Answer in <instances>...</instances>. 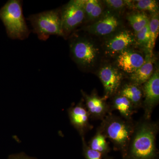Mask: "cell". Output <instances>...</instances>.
Returning <instances> with one entry per match:
<instances>
[{
  "label": "cell",
  "instance_id": "22",
  "mask_svg": "<svg viewBox=\"0 0 159 159\" xmlns=\"http://www.w3.org/2000/svg\"><path fill=\"white\" fill-rule=\"evenodd\" d=\"M83 154L86 159H112L108 155H105L99 152L93 150L89 147L84 137L81 138Z\"/></svg>",
  "mask_w": 159,
  "mask_h": 159
},
{
  "label": "cell",
  "instance_id": "12",
  "mask_svg": "<svg viewBox=\"0 0 159 159\" xmlns=\"http://www.w3.org/2000/svg\"><path fill=\"white\" fill-rule=\"evenodd\" d=\"M119 25V20L113 14L108 13L89 28V31L97 35H106L116 30Z\"/></svg>",
  "mask_w": 159,
  "mask_h": 159
},
{
  "label": "cell",
  "instance_id": "18",
  "mask_svg": "<svg viewBox=\"0 0 159 159\" xmlns=\"http://www.w3.org/2000/svg\"><path fill=\"white\" fill-rule=\"evenodd\" d=\"M150 38L147 49L151 57L152 55L156 42L159 33V18L158 13H153L149 23Z\"/></svg>",
  "mask_w": 159,
  "mask_h": 159
},
{
  "label": "cell",
  "instance_id": "24",
  "mask_svg": "<svg viewBox=\"0 0 159 159\" xmlns=\"http://www.w3.org/2000/svg\"><path fill=\"white\" fill-rule=\"evenodd\" d=\"M104 2L109 8L116 11L122 10L126 5V1L123 0H106Z\"/></svg>",
  "mask_w": 159,
  "mask_h": 159
},
{
  "label": "cell",
  "instance_id": "17",
  "mask_svg": "<svg viewBox=\"0 0 159 159\" xmlns=\"http://www.w3.org/2000/svg\"><path fill=\"white\" fill-rule=\"evenodd\" d=\"M106 140L104 135L99 129L97 128L96 134L91 139L88 145L93 150L99 152L105 155H108L111 148Z\"/></svg>",
  "mask_w": 159,
  "mask_h": 159
},
{
  "label": "cell",
  "instance_id": "5",
  "mask_svg": "<svg viewBox=\"0 0 159 159\" xmlns=\"http://www.w3.org/2000/svg\"><path fill=\"white\" fill-rule=\"evenodd\" d=\"M84 0L71 1L61 10V17L64 34L76 29L84 20Z\"/></svg>",
  "mask_w": 159,
  "mask_h": 159
},
{
  "label": "cell",
  "instance_id": "13",
  "mask_svg": "<svg viewBox=\"0 0 159 159\" xmlns=\"http://www.w3.org/2000/svg\"><path fill=\"white\" fill-rule=\"evenodd\" d=\"M134 38L130 31H122L109 40L107 43V49L111 53H121L131 45Z\"/></svg>",
  "mask_w": 159,
  "mask_h": 159
},
{
  "label": "cell",
  "instance_id": "9",
  "mask_svg": "<svg viewBox=\"0 0 159 159\" xmlns=\"http://www.w3.org/2000/svg\"><path fill=\"white\" fill-rule=\"evenodd\" d=\"M70 122L77 130L81 138L93 128L89 122V114L82 101L75 105L72 106L68 110Z\"/></svg>",
  "mask_w": 159,
  "mask_h": 159
},
{
  "label": "cell",
  "instance_id": "20",
  "mask_svg": "<svg viewBox=\"0 0 159 159\" xmlns=\"http://www.w3.org/2000/svg\"><path fill=\"white\" fill-rule=\"evenodd\" d=\"M84 7L85 16L91 20L97 19L102 14V6L99 1L84 0Z\"/></svg>",
  "mask_w": 159,
  "mask_h": 159
},
{
  "label": "cell",
  "instance_id": "2",
  "mask_svg": "<svg viewBox=\"0 0 159 159\" xmlns=\"http://www.w3.org/2000/svg\"><path fill=\"white\" fill-rule=\"evenodd\" d=\"M101 121L98 128L112 143L114 150L120 152L123 157L134 131L133 120L127 121L111 113Z\"/></svg>",
  "mask_w": 159,
  "mask_h": 159
},
{
  "label": "cell",
  "instance_id": "21",
  "mask_svg": "<svg viewBox=\"0 0 159 159\" xmlns=\"http://www.w3.org/2000/svg\"><path fill=\"white\" fill-rule=\"evenodd\" d=\"M127 20L135 33L141 31L149 22V18L143 13L130 15L127 17Z\"/></svg>",
  "mask_w": 159,
  "mask_h": 159
},
{
  "label": "cell",
  "instance_id": "6",
  "mask_svg": "<svg viewBox=\"0 0 159 159\" xmlns=\"http://www.w3.org/2000/svg\"><path fill=\"white\" fill-rule=\"evenodd\" d=\"M72 56L76 63L82 66H89L97 59L98 49L87 40H74L70 45Z\"/></svg>",
  "mask_w": 159,
  "mask_h": 159
},
{
  "label": "cell",
  "instance_id": "19",
  "mask_svg": "<svg viewBox=\"0 0 159 159\" xmlns=\"http://www.w3.org/2000/svg\"><path fill=\"white\" fill-rule=\"evenodd\" d=\"M126 6L141 11H147L156 13L158 11L159 6L157 1L155 0H139L126 1Z\"/></svg>",
  "mask_w": 159,
  "mask_h": 159
},
{
  "label": "cell",
  "instance_id": "15",
  "mask_svg": "<svg viewBox=\"0 0 159 159\" xmlns=\"http://www.w3.org/2000/svg\"><path fill=\"white\" fill-rule=\"evenodd\" d=\"M133 83L125 84L117 93L126 97L132 103L136 110L142 107L143 95V88Z\"/></svg>",
  "mask_w": 159,
  "mask_h": 159
},
{
  "label": "cell",
  "instance_id": "23",
  "mask_svg": "<svg viewBox=\"0 0 159 159\" xmlns=\"http://www.w3.org/2000/svg\"><path fill=\"white\" fill-rule=\"evenodd\" d=\"M135 34L137 41L139 44L147 47L150 38L149 23L141 31L137 32Z\"/></svg>",
  "mask_w": 159,
  "mask_h": 159
},
{
  "label": "cell",
  "instance_id": "14",
  "mask_svg": "<svg viewBox=\"0 0 159 159\" xmlns=\"http://www.w3.org/2000/svg\"><path fill=\"white\" fill-rule=\"evenodd\" d=\"M112 102L110 104L111 112L119 111L120 116L127 121H133L132 116L136 112L132 103L126 97L119 93L113 96Z\"/></svg>",
  "mask_w": 159,
  "mask_h": 159
},
{
  "label": "cell",
  "instance_id": "16",
  "mask_svg": "<svg viewBox=\"0 0 159 159\" xmlns=\"http://www.w3.org/2000/svg\"><path fill=\"white\" fill-rule=\"evenodd\" d=\"M149 55L145 58L144 64L136 71L130 74L131 82L142 85L150 79L154 73L153 61Z\"/></svg>",
  "mask_w": 159,
  "mask_h": 159
},
{
  "label": "cell",
  "instance_id": "25",
  "mask_svg": "<svg viewBox=\"0 0 159 159\" xmlns=\"http://www.w3.org/2000/svg\"><path fill=\"white\" fill-rule=\"evenodd\" d=\"M8 159H37L35 158L28 156L25 154L21 152L16 154L11 155Z\"/></svg>",
  "mask_w": 159,
  "mask_h": 159
},
{
  "label": "cell",
  "instance_id": "11",
  "mask_svg": "<svg viewBox=\"0 0 159 159\" xmlns=\"http://www.w3.org/2000/svg\"><path fill=\"white\" fill-rule=\"evenodd\" d=\"M145 61L142 54L125 50L120 53L117 59V65L123 72L131 74L139 68Z\"/></svg>",
  "mask_w": 159,
  "mask_h": 159
},
{
  "label": "cell",
  "instance_id": "10",
  "mask_svg": "<svg viewBox=\"0 0 159 159\" xmlns=\"http://www.w3.org/2000/svg\"><path fill=\"white\" fill-rule=\"evenodd\" d=\"M84 97V105L92 119L102 121L108 114L111 113L110 105L104 97H99L97 94L87 95L82 92Z\"/></svg>",
  "mask_w": 159,
  "mask_h": 159
},
{
  "label": "cell",
  "instance_id": "3",
  "mask_svg": "<svg viewBox=\"0 0 159 159\" xmlns=\"http://www.w3.org/2000/svg\"><path fill=\"white\" fill-rule=\"evenodd\" d=\"M0 19L12 39L23 40L29 37L30 32L23 15L21 1H8L0 9Z\"/></svg>",
  "mask_w": 159,
  "mask_h": 159
},
{
  "label": "cell",
  "instance_id": "8",
  "mask_svg": "<svg viewBox=\"0 0 159 159\" xmlns=\"http://www.w3.org/2000/svg\"><path fill=\"white\" fill-rule=\"evenodd\" d=\"M98 76L104 88V98L107 99L117 93L123 78L118 69L111 66H104L99 71Z\"/></svg>",
  "mask_w": 159,
  "mask_h": 159
},
{
  "label": "cell",
  "instance_id": "1",
  "mask_svg": "<svg viewBox=\"0 0 159 159\" xmlns=\"http://www.w3.org/2000/svg\"><path fill=\"white\" fill-rule=\"evenodd\" d=\"M158 122L143 119L135 122L125 155L122 159H159L156 146Z\"/></svg>",
  "mask_w": 159,
  "mask_h": 159
},
{
  "label": "cell",
  "instance_id": "4",
  "mask_svg": "<svg viewBox=\"0 0 159 159\" xmlns=\"http://www.w3.org/2000/svg\"><path fill=\"white\" fill-rule=\"evenodd\" d=\"M29 20L34 33L39 38L46 41L50 35H64L61 25V13L57 10H51L31 15Z\"/></svg>",
  "mask_w": 159,
  "mask_h": 159
},
{
  "label": "cell",
  "instance_id": "7",
  "mask_svg": "<svg viewBox=\"0 0 159 159\" xmlns=\"http://www.w3.org/2000/svg\"><path fill=\"white\" fill-rule=\"evenodd\" d=\"M144 100L142 108L144 111L143 118L151 119L152 114L159 102V72L157 70L147 82L143 84Z\"/></svg>",
  "mask_w": 159,
  "mask_h": 159
}]
</instances>
